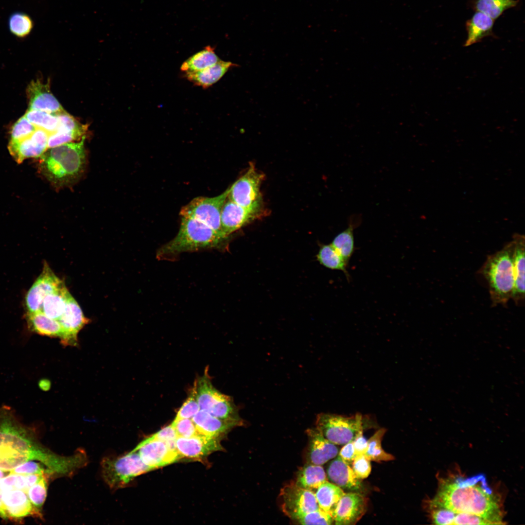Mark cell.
Returning <instances> with one entry per match:
<instances>
[{
  "label": "cell",
  "instance_id": "obj_10",
  "mask_svg": "<svg viewBox=\"0 0 525 525\" xmlns=\"http://www.w3.org/2000/svg\"><path fill=\"white\" fill-rule=\"evenodd\" d=\"M283 513L293 520L319 508L315 492L299 487L296 483L285 486L280 493Z\"/></svg>",
  "mask_w": 525,
  "mask_h": 525
},
{
  "label": "cell",
  "instance_id": "obj_44",
  "mask_svg": "<svg viewBox=\"0 0 525 525\" xmlns=\"http://www.w3.org/2000/svg\"><path fill=\"white\" fill-rule=\"evenodd\" d=\"M154 438L170 443H175L177 436L176 432L170 424L152 436Z\"/></svg>",
  "mask_w": 525,
  "mask_h": 525
},
{
  "label": "cell",
  "instance_id": "obj_8",
  "mask_svg": "<svg viewBox=\"0 0 525 525\" xmlns=\"http://www.w3.org/2000/svg\"><path fill=\"white\" fill-rule=\"evenodd\" d=\"M264 175L258 171L253 163L229 188L228 197L248 209L265 211L261 187Z\"/></svg>",
  "mask_w": 525,
  "mask_h": 525
},
{
  "label": "cell",
  "instance_id": "obj_9",
  "mask_svg": "<svg viewBox=\"0 0 525 525\" xmlns=\"http://www.w3.org/2000/svg\"><path fill=\"white\" fill-rule=\"evenodd\" d=\"M229 192V188L214 197H195L182 208L180 215L197 219L224 235L221 228V213Z\"/></svg>",
  "mask_w": 525,
  "mask_h": 525
},
{
  "label": "cell",
  "instance_id": "obj_15",
  "mask_svg": "<svg viewBox=\"0 0 525 525\" xmlns=\"http://www.w3.org/2000/svg\"><path fill=\"white\" fill-rule=\"evenodd\" d=\"M175 445L182 458L190 459H202L213 452L223 450L219 438L199 433L190 438L177 437Z\"/></svg>",
  "mask_w": 525,
  "mask_h": 525
},
{
  "label": "cell",
  "instance_id": "obj_11",
  "mask_svg": "<svg viewBox=\"0 0 525 525\" xmlns=\"http://www.w3.org/2000/svg\"><path fill=\"white\" fill-rule=\"evenodd\" d=\"M133 450L137 451L142 461L153 470L182 458L175 443L162 441L152 436L142 441Z\"/></svg>",
  "mask_w": 525,
  "mask_h": 525
},
{
  "label": "cell",
  "instance_id": "obj_46",
  "mask_svg": "<svg viewBox=\"0 0 525 525\" xmlns=\"http://www.w3.org/2000/svg\"><path fill=\"white\" fill-rule=\"evenodd\" d=\"M353 445L356 455H365L368 448V442L364 437L363 433L358 435L353 440Z\"/></svg>",
  "mask_w": 525,
  "mask_h": 525
},
{
  "label": "cell",
  "instance_id": "obj_16",
  "mask_svg": "<svg viewBox=\"0 0 525 525\" xmlns=\"http://www.w3.org/2000/svg\"><path fill=\"white\" fill-rule=\"evenodd\" d=\"M367 508L366 498L357 491L345 493L339 500L332 516L337 525L356 524L365 514Z\"/></svg>",
  "mask_w": 525,
  "mask_h": 525
},
{
  "label": "cell",
  "instance_id": "obj_42",
  "mask_svg": "<svg viewBox=\"0 0 525 525\" xmlns=\"http://www.w3.org/2000/svg\"><path fill=\"white\" fill-rule=\"evenodd\" d=\"M171 424L177 437L190 438L199 434L192 419H175Z\"/></svg>",
  "mask_w": 525,
  "mask_h": 525
},
{
  "label": "cell",
  "instance_id": "obj_27",
  "mask_svg": "<svg viewBox=\"0 0 525 525\" xmlns=\"http://www.w3.org/2000/svg\"><path fill=\"white\" fill-rule=\"evenodd\" d=\"M70 296V293L64 284L44 298L41 311L49 317L58 320L64 312Z\"/></svg>",
  "mask_w": 525,
  "mask_h": 525
},
{
  "label": "cell",
  "instance_id": "obj_28",
  "mask_svg": "<svg viewBox=\"0 0 525 525\" xmlns=\"http://www.w3.org/2000/svg\"><path fill=\"white\" fill-rule=\"evenodd\" d=\"M315 492L319 508L332 517L337 505L345 493L341 488L326 481Z\"/></svg>",
  "mask_w": 525,
  "mask_h": 525
},
{
  "label": "cell",
  "instance_id": "obj_39",
  "mask_svg": "<svg viewBox=\"0 0 525 525\" xmlns=\"http://www.w3.org/2000/svg\"><path fill=\"white\" fill-rule=\"evenodd\" d=\"M36 128L25 116H22L11 128V140L21 141L28 138L32 135Z\"/></svg>",
  "mask_w": 525,
  "mask_h": 525
},
{
  "label": "cell",
  "instance_id": "obj_30",
  "mask_svg": "<svg viewBox=\"0 0 525 525\" xmlns=\"http://www.w3.org/2000/svg\"><path fill=\"white\" fill-rule=\"evenodd\" d=\"M326 481V474L321 465L309 463L299 471L295 483L299 487L314 491Z\"/></svg>",
  "mask_w": 525,
  "mask_h": 525
},
{
  "label": "cell",
  "instance_id": "obj_23",
  "mask_svg": "<svg viewBox=\"0 0 525 525\" xmlns=\"http://www.w3.org/2000/svg\"><path fill=\"white\" fill-rule=\"evenodd\" d=\"M494 20L479 12L476 11L472 18L466 21L467 38L464 46L468 47L480 42L485 37L494 35L493 27Z\"/></svg>",
  "mask_w": 525,
  "mask_h": 525
},
{
  "label": "cell",
  "instance_id": "obj_43",
  "mask_svg": "<svg viewBox=\"0 0 525 525\" xmlns=\"http://www.w3.org/2000/svg\"><path fill=\"white\" fill-rule=\"evenodd\" d=\"M351 465L355 474L360 479L368 477L371 472L370 460L365 455H356Z\"/></svg>",
  "mask_w": 525,
  "mask_h": 525
},
{
  "label": "cell",
  "instance_id": "obj_25",
  "mask_svg": "<svg viewBox=\"0 0 525 525\" xmlns=\"http://www.w3.org/2000/svg\"><path fill=\"white\" fill-rule=\"evenodd\" d=\"M26 320L29 329L39 334L59 337L62 335V328L57 320L52 319L42 312L27 313Z\"/></svg>",
  "mask_w": 525,
  "mask_h": 525
},
{
  "label": "cell",
  "instance_id": "obj_22",
  "mask_svg": "<svg viewBox=\"0 0 525 525\" xmlns=\"http://www.w3.org/2000/svg\"><path fill=\"white\" fill-rule=\"evenodd\" d=\"M237 65L230 61L220 60L216 63L202 70L185 73L186 79L195 86L207 88L218 82L229 68Z\"/></svg>",
  "mask_w": 525,
  "mask_h": 525
},
{
  "label": "cell",
  "instance_id": "obj_6",
  "mask_svg": "<svg viewBox=\"0 0 525 525\" xmlns=\"http://www.w3.org/2000/svg\"><path fill=\"white\" fill-rule=\"evenodd\" d=\"M152 470L133 450L122 456L105 457L101 461L103 478L113 490L124 488L136 476Z\"/></svg>",
  "mask_w": 525,
  "mask_h": 525
},
{
  "label": "cell",
  "instance_id": "obj_35",
  "mask_svg": "<svg viewBox=\"0 0 525 525\" xmlns=\"http://www.w3.org/2000/svg\"><path fill=\"white\" fill-rule=\"evenodd\" d=\"M8 23L9 30L11 34L20 38H25L29 35L34 26L31 17L21 12L13 13L9 18Z\"/></svg>",
  "mask_w": 525,
  "mask_h": 525
},
{
  "label": "cell",
  "instance_id": "obj_37",
  "mask_svg": "<svg viewBox=\"0 0 525 525\" xmlns=\"http://www.w3.org/2000/svg\"><path fill=\"white\" fill-rule=\"evenodd\" d=\"M24 116L36 127L46 130L50 134L55 132L57 129L58 119L57 115L29 109Z\"/></svg>",
  "mask_w": 525,
  "mask_h": 525
},
{
  "label": "cell",
  "instance_id": "obj_18",
  "mask_svg": "<svg viewBox=\"0 0 525 525\" xmlns=\"http://www.w3.org/2000/svg\"><path fill=\"white\" fill-rule=\"evenodd\" d=\"M513 241L514 287L511 299L516 305H520L523 303L525 300V237L518 234H515Z\"/></svg>",
  "mask_w": 525,
  "mask_h": 525
},
{
  "label": "cell",
  "instance_id": "obj_20",
  "mask_svg": "<svg viewBox=\"0 0 525 525\" xmlns=\"http://www.w3.org/2000/svg\"><path fill=\"white\" fill-rule=\"evenodd\" d=\"M192 420L199 434L219 438L225 435L232 428L243 424V421L223 420L216 418L203 410H200Z\"/></svg>",
  "mask_w": 525,
  "mask_h": 525
},
{
  "label": "cell",
  "instance_id": "obj_1",
  "mask_svg": "<svg viewBox=\"0 0 525 525\" xmlns=\"http://www.w3.org/2000/svg\"><path fill=\"white\" fill-rule=\"evenodd\" d=\"M55 473L36 459H14L0 462V518L23 521L42 519L49 480Z\"/></svg>",
  "mask_w": 525,
  "mask_h": 525
},
{
  "label": "cell",
  "instance_id": "obj_33",
  "mask_svg": "<svg viewBox=\"0 0 525 525\" xmlns=\"http://www.w3.org/2000/svg\"><path fill=\"white\" fill-rule=\"evenodd\" d=\"M317 258L323 266L331 269L342 271L348 280H350L347 270L348 265L331 244L322 245L317 255Z\"/></svg>",
  "mask_w": 525,
  "mask_h": 525
},
{
  "label": "cell",
  "instance_id": "obj_36",
  "mask_svg": "<svg viewBox=\"0 0 525 525\" xmlns=\"http://www.w3.org/2000/svg\"><path fill=\"white\" fill-rule=\"evenodd\" d=\"M385 432V429H380L368 440V448L365 455L369 460L381 462L394 459L393 455L385 452L382 447L381 442Z\"/></svg>",
  "mask_w": 525,
  "mask_h": 525
},
{
  "label": "cell",
  "instance_id": "obj_21",
  "mask_svg": "<svg viewBox=\"0 0 525 525\" xmlns=\"http://www.w3.org/2000/svg\"><path fill=\"white\" fill-rule=\"evenodd\" d=\"M327 472L332 483L342 489L358 491L362 488L360 479L356 476L350 465L339 456L331 462Z\"/></svg>",
  "mask_w": 525,
  "mask_h": 525
},
{
  "label": "cell",
  "instance_id": "obj_2",
  "mask_svg": "<svg viewBox=\"0 0 525 525\" xmlns=\"http://www.w3.org/2000/svg\"><path fill=\"white\" fill-rule=\"evenodd\" d=\"M429 508H441L455 514L474 515L488 525L504 524L501 502L482 474L440 478Z\"/></svg>",
  "mask_w": 525,
  "mask_h": 525
},
{
  "label": "cell",
  "instance_id": "obj_13",
  "mask_svg": "<svg viewBox=\"0 0 525 525\" xmlns=\"http://www.w3.org/2000/svg\"><path fill=\"white\" fill-rule=\"evenodd\" d=\"M265 214V211L252 210L241 206L227 197L221 213L222 233L228 237L232 233L263 217Z\"/></svg>",
  "mask_w": 525,
  "mask_h": 525
},
{
  "label": "cell",
  "instance_id": "obj_41",
  "mask_svg": "<svg viewBox=\"0 0 525 525\" xmlns=\"http://www.w3.org/2000/svg\"><path fill=\"white\" fill-rule=\"evenodd\" d=\"M199 410L200 407L196 397L195 388L193 385L189 397L178 411L175 419L192 418Z\"/></svg>",
  "mask_w": 525,
  "mask_h": 525
},
{
  "label": "cell",
  "instance_id": "obj_29",
  "mask_svg": "<svg viewBox=\"0 0 525 525\" xmlns=\"http://www.w3.org/2000/svg\"><path fill=\"white\" fill-rule=\"evenodd\" d=\"M430 514L432 521L437 525H488L481 518L472 515L455 514L441 508H432Z\"/></svg>",
  "mask_w": 525,
  "mask_h": 525
},
{
  "label": "cell",
  "instance_id": "obj_34",
  "mask_svg": "<svg viewBox=\"0 0 525 525\" xmlns=\"http://www.w3.org/2000/svg\"><path fill=\"white\" fill-rule=\"evenodd\" d=\"M517 0H476L474 8L495 20L506 10L515 7Z\"/></svg>",
  "mask_w": 525,
  "mask_h": 525
},
{
  "label": "cell",
  "instance_id": "obj_12",
  "mask_svg": "<svg viewBox=\"0 0 525 525\" xmlns=\"http://www.w3.org/2000/svg\"><path fill=\"white\" fill-rule=\"evenodd\" d=\"M65 283L44 262L42 271L25 297L27 313L41 311L43 301L49 294L57 290Z\"/></svg>",
  "mask_w": 525,
  "mask_h": 525
},
{
  "label": "cell",
  "instance_id": "obj_40",
  "mask_svg": "<svg viewBox=\"0 0 525 525\" xmlns=\"http://www.w3.org/2000/svg\"><path fill=\"white\" fill-rule=\"evenodd\" d=\"M301 525H332L334 522L332 516L320 509L306 513L295 520Z\"/></svg>",
  "mask_w": 525,
  "mask_h": 525
},
{
  "label": "cell",
  "instance_id": "obj_17",
  "mask_svg": "<svg viewBox=\"0 0 525 525\" xmlns=\"http://www.w3.org/2000/svg\"><path fill=\"white\" fill-rule=\"evenodd\" d=\"M27 94L29 109L41 110L55 115L65 111L51 92L49 82L43 83L39 80L32 81L27 87Z\"/></svg>",
  "mask_w": 525,
  "mask_h": 525
},
{
  "label": "cell",
  "instance_id": "obj_4",
  "mask_svg": "<svg viewBox=\"0 0 525 525\" xmlns=\"http://www.w3.org/2000/svg\"><path fill=\"white\" fill-rule=\"evenodd\" d=\"M227 238L197 219L181 217L177 234L157 251L156 256L159 259H165L183 252L221 249Z\"/></svg>",
  "mask_w": 525,
  "mask_h": 525
},
{
  "label": "cell",
  "instance_id": "obj_5",
  "mask_svg": "<svg viewBox=\"0 0 525 525\" xmlns=\"http://www.w3.org/2000/svg\"><path fill=\"white\" fill-rule=\"evenodd\" d=\"M513 240L488 256L480 269L486 280L492 306H506L514 287Z\"/></svg>",
  "mask_w": 525,
  "mask_h": 525
},
{
  "label": "cell",
  "instance_id": "obj_14",
  "mask_svg": "<svg viewBox=\"0 0 525 525\" xmlns=\"http://www.w3.org/2000/svg\"><path fill=\"white\" fill-rule=\"evenodd\" d=\"M62 328L61 342L64 346H77L78 334L89 322L76 300L71 295L64 312L58 319Z\"/></svg>",
  "mask_w": 525,
  "mask_h": 525
},
{
  "label": "cell",
  "instance_id": "obj_3",
  "mask_svg": "<svg viewBox=\"0 0 525 525\" xmlns=\"http://www.w3.org/2000/svg\"><path fill=\"white\" fill-rule=\"evenodd\" d=\"M85 137L78 142H69L50 148L42 156L45 172L58 188L71 187L84 175L87 164Z\"/></svg>",
  "mask_w": 525,
  "mask_h": 525
},
{
  "label": "cell",
  "instance_id": "obj_32",
  "mask_svg": "<svg viewBox=\"0 0 525 525\" xmlns=\"http://www.w3.org/2000/svg\"><path fill=\"white\" fill-rule=\"evenodd\" d=\"M220 60L214 48L208 46L185 60L182 64L180 70L184 73L199 71L216 63Z\"/></svg>",
  "mask_w": 525,
  "mask_h": 525
},
{
  "label": "cell",
  "instance_id": "obj_24",
  "mask_svg": "<svg viewBox=\"0 0 525 525\" xmlns=\"http://www.w3.org/2000/svg\"><path fill=\"white\" fill-rule=\"evenodd\" d=\"M194 385L200 410L208 412L214 405L228 397L213 386L207 372L195 381Z\"/></svg>",
  "mask_w": 525,
  "mask_h": 525
},
{
  "label": "cell",
  "instance_id": "obj_31",
  "mask_svg": "<svg viewBox=\"0 0 525 525\" xmlns=\"http://www.w3.org/2000/svg\"><path fill=\"white\" fill-rule=\"evenodd\" d=\"M8 147L10 154L18 163L26 158L41 157L47 150L30 137L21 141L10 140Z\"/></svg>",
  "mask_w": 525,
  "mask_h": 525
},
{
  "label": "cell",
  "instance_id": "obj_19",
  "mask_svg": "<svg viewBox=\"0 0 525 525\" xmlns=\"http://www.w3.org/2000/svg\"><path fill=\"white\" fill-rule=\"evenodd\" d=\"M306 433L310 463L322 465L338 454L339 449L336 445L326 439L316 428L308 429Z\"/></svg>",
  "mask_w": 525,
  "mask_h": 525
},
{
  "label": "cell",
  "instance_id": "obj_7",
  "mask_svg": "<svg viewBox=\"0 0 525 525\" xmlns=\"http://www.w3.org/2000/svg\"><path fill=\"white\" fill-rule=\"evenodd\" d=\"M315 425V428L331 442L344 445L363 433V417L359 413L350 417L320 413L316 417Z\"/></svg>",
  "mask_w": 525,
  "mask_h": 525
},
{
  "label": "cell",
  "instance_id": "obj_45",
  "mask_svg": "<svg viewBox=\"0 0 525 525\" xmlns=\"http://www.w3.org/2000/svg\"><path fill=\"white\" fill-rule=\"evenodd\" d=\"M338 456L347 464L351 465L355 456L353 445V441H350L343 446L339 451Z\"/></svg>",
  "mask_w": 525,
  "mask_h": 525
},
{
  "label": "cell",
  "instance_id": "obj_26",
  "mask_svg": "<svg viewBox=\"0 0 525 525\" xmlns=\"http://www.w3.org/2000/svg\"><path fill=\"white\" fill-rule=\"evenodd\" d=\"M360 222L358 217L350 218L347 228L337 234L331 244L348 265L355 249L353 230Z\"/></svg>",
  "mask_w": 525,
  "mask_h": 525
},
{
  "label": "cell",
  "instance_id": "obj_38",
  "mask_svg": "<svg viewBox=\"0 0 525 525\" xmlns=\"http://www.w3.org/2000/svg\"><path fill=\"white\" fill-rule=\"evenodd\" d=\"M58 125L56 131L65 133L77 140L85 137L87 127L81 124L66 111L57 115Z\"/></svg>",
  "mask_w": 525,
  "mask_h": 525
}]
</instances>
